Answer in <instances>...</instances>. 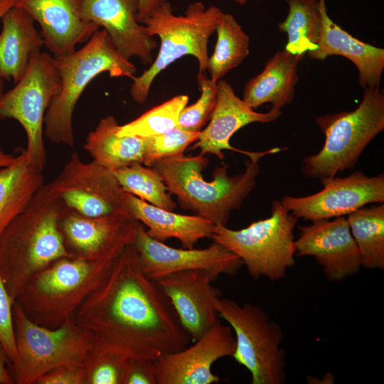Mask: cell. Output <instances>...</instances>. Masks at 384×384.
Here are the masks:
<instances>
[{"mask_svg": "<svg viewBox=\"0 0 384 384\" xmlns=\"http://www.w3.org/2000/svg\"><path fill=\"white\" fill-rule=\"evenodd\" d=\"M322 28L316 48L307 54L324 60L331 55L350 60L357 68L358 83L363 89L380 86L384 69V49L352 36L328 16L325 1L322 4Z\"/></svg>", "mask_w": 384, "mask_h": 384, "instance_id": "obj_22", "label": "cell"}, {"mask_svg": "<svg viewBox=\"0 0 384 384\" xmlns=\"http://www.w3.org/2000/svg\"><path fill=\"white\" fill-rule=\"evenodd\" d=\"M215 32L216 45L208 57L206 70L218 82L250 54V37L233 15L224 12Z\"/></svg>", "mask_w": 384, "mask_h": 384, "instance_id": "obj_30", "label": "cell"}, {"mask_svg": "<svg viewBox=\"0 0 384 384\" xmlns=\"http://www.w3.org/2000/svg\"><path fill=\"white\" fill-rule=\"evenodd\" d=\"M282 150L276 147L255 152L246 161L245 170L235 176H230L228 164H223L214 170L211 181L203 176L208 159L202 153L160 159L152 166L183 210H191L213 224L226 225L231 212L238 209L255 188L260 159Z\"/></svg>", "mask_w": 384, "mask_h": 384, "instance_id": "obj_3", "label": "cell"}, {"mask_svg": "<svg viewBox=\"0 0 384 384\" xmlns=\"http://www.w3.org/2000/svg\"><path fill=\"white\" fill-rule=\"evenodd\" d=\"M120 125L113 116L102 118L87 136L84 149L93 160L114 171L134 162L143 164L146 139L119 136Z\"/></svg>", "mask_w": 384, "mask_h": 384, "instance_id": "obj_27", "label": "cell"}, {"mask_svg": "<svg viewBox=\"0 0 384 384\" xmlns=\"http://www.w3.org/2000/svg\"><path fill=\"white\" fill-rule=\"evenodd\" d=\"M113 172L124 192L167 210L174 211L176 208L171 194L153 166L134 162Z\"/></svg>", "mask_w": 384, "mask_h": 384, "instance_id": "obj_31", "label": "cell"}, {"mask_svg": "<svg viewBox=\"0 0 384 384\" xmlns=\"http://www.w3.org/2000/svg\"><path fill=\"white\" fill-rule=\"evenodd\" d=\"M125 201L130 214L148 228L147 234L164 242L177 239L184 248H193L200 240L210 238L213 223L199 215L174 213L125 192Z\"/></svg>", "mask_w": 384, "mask_h": 384, "instance_id": "obj_24", "label": "cell"}, {"mask_svg": "<svg viewBox=\"0 0 384 384\" xmlns=\"http://www.w3.org/2000/svg\"><path fill=\"white\" fill-rule=\"evenodd\" d=\"M299 230L295 256L313 257L329 281H341L360 271V254L346 216L314 220Z\"/></svg>", "mask_w": 384, "mask_h": 384, "instance_id": "obj_18", "label": "cell"}, {"mask_svg": "<svg viewBox=\"0 0 384 384\" xmlns=\"http://www.w3.org/2000/svg\"><path fill=\"white\" fill-rule=\"evenodd\" d=\"M316 122L324 144L318 153L303 159L302 171L309 178L334 177L353 168L368 144L383 131V90L366 88L356 109L319 116Z\"/></svg>", "mask_w": 384, "mask_h": 384, "instance_id": "obj_7", "label": "cell"}, {"mask_svg": "<svg viewBox=\"0 0 384 384\" xmlns=\"http://www.w3.org/2000/svg\"><path fill=\"white\" fill-rule=\"evenodd\" d=\"M64 204L44 183L0 238V273L15 302L36 273L55 260L70 257L59 220Z\"/></svg>", "mask_w": 384, "mask_h": 384, "instance_id": "obj_2", "label": "cell"}, {"mask_svg": "<svg viewBox=\"0 0 384 384\" xmlns=\"http://www.w3.org/2000/svg\"><path fill=\"white\" fill-rule=\"evenodd\" d=\"M73 318L90 336L91 353L125 360L154 361L191 340L156 282L144 273L134 243Z\"/></svg>", "mask_w": 384, "mask_h": 384, "instance_id": "obj_1", "label": "cell"}, {"mask_svg": "<svg viewBox=\"0 0 384 384\" xmlns=\"http://www.w3.org/2000/svg\"><path fill=\"white\" fill-rule=\"evenodd\" d=\"M200 132H189L178 127L174 129L146 139V150L143 164L152 165L160 159L179 156L197 141Z\"/></svg>", "mask_w": 384, "mask_h": 384, "instance_id": "obj_34", "label": "cell"}, {"mask_svg": "<svg viewBox=\"0 0 384 384\" xmlns=\"http://www.w3.org/2000/svg\"><path fill=\"white\" fill-rule=\"evenodd\" d=\"M220 318L231 327L235 349L231 356L251 375L252 384L286 382L284 334L279 324L260 306L220 298L216 304Z\"/></svg>", "mask_w": 384, "mask_h": 384, "instance_id": "obj_10", "label": "cell"}, {"mask_svg": "<svg viewBox=\"0 0 384 384\" xmlns=\"http://www.w3.org/2000/svg\"><path fill=\"white\" fill-rule=\"evenodd\" d=\"M37 22L44 46L54 58L69 55L100 27L86 19L82 0H15Z\"/></svg>", "mask_w": 384, "mask_h": 384, "instance_id": "obj_20", "label": "cell"}, {"mask_svg": "<svg viewBox=\"0 0 384 384\" xmlns=\"http://www.w3.org/2000/svg\"><path fill=\"white\" fill-rule=\"evenodd\" d=\"M15 6V0H0V18L6 11ZM4 80L0 79V95L4 92Z\"/></svg>", "mask_w": 384, "mask_h": 384, "instance_id": "obj_41", "label": "cell"}, {"mask_svg": "<svg viewBox=\"0 0 384 384\" xmlns=\"http://www.w3.org/2000/svg\"><path fill=\"white\" fill-rule=\"evenodd\" d=\"M197 81L201 96L193 104L181 110L178 127L189 132H201L210 117L217 100V82L208 78L205 72H198Z\"/></svg>", "mask_w": 384, "mask_h": 384, "instance_id": "obj_33", "label": "cell"}, {"mask_svg": "<svg viewBox=\"0 0 384 384\" xmlns=\"http://www.w3.org/2000/svg\"><path fill=\"white\" fill-rule=\"evenodd\" d=\"M53 62L60 78V90L46 110L43 133L53 143L74 145L73 116L87 85L97 75L132 79L137 68L116 49L107 33L98 30L79 50Z\"/></svg>", "mask_w": 384, "mask_h": 384, "instance_id": "obj_5", "label": "cell"}, {"mask_svg": "<svg viewBox=\"0 0 384 384\" xmlns=\"http://www.w3.org/2000/svg\"><path fill=\"white\" fill-rule=\"evenodd\" d=\"M15 156L6 153L0 146V168L7 166L13 163Z\"/></svg>", "mask_w": 384, "mask_h": 384, "instance_id": "obj_42", "label": "cell"}, {"mask_svg": "<svg viewBox=\"0 0 384 384\" xmlns=\"http://www.w3.org/2000/svg\"><path fill=\"white\" fill-rule=\"evenodd\" d=\"M281 115V111L272 110L265 113L255 112L235 95L227 81L221 79L217 82V100L209 124L200 132L198 139L191 149L198 148L201 153L215 155L221 160L225 156L224 150L242 152L250 157L254 152L233 147L230 144V138L247 124L269 123Z\"/></svg>", "mask_w": 384, "mask_h": 384, "instance_id": "obj_21", "label": "cell"}, {"mask_svg": "<svg viewBox=\"0 0 384 384\" xmlns=\"http://www.w3.org/2000/svg\"><path fill=\"white\" fill-rule=\"evenodd\" d=\"M361 267L384 270V203L362 207L346 217Z\"/></svg>", "mask_w": 384, "mask_h": 384, "instance_id": "obj_29", "label": "cell"}, {"mask_svg": "<svg viewBox=\"0 0 384 384\" xmlns=\"http://www.w3.org/2000/svg\"><path fill=\"white\" fill-rule=\"evenodd\" d=\"M325 0H285L289 6L284 21L278 29L287 34L284 48L289 53L299 56L316 48L322 28V4Z\"/></svg>", "mask_w": 384, "mask_h": 384, "instance_id": "obj_28", "label": "cell"}, {"mask_svg": "<svg viewBox=\"0 0 384 384\" xmlns=\"http://www.w3.org/2000/svg\"><path fill=\"white\" fill-rule=\"evenodd\" d=\"M323 189L306 196H285L282 205L298 219L318 220L348 215L369 203H384V175L356 171L346 177L320 179Z\"/></svg>", "mask_w": 384, "mask_h": 384, "instance_id": "obj_13", "label": "cell"}, {"mask_svg": "<svg viewBox=\"0 0 384 384\" xmlns=\"http://www.w3.org/2000/svg\"><path fill=\"white\" fill-rule=\"evenodd\" d=\"M187 95H178L148 110L137 119L120 125L119 136L146 139L177 127L181 110L188 104Z\"/></svg>", "mask_w": 384, "mask_h": 384, "instance_id": "obj_32", "label": "cell"}, {"mask_svg": "<svg viewBox=\"0 0 384 384\" xmlns=\"http://www.w3.org/2000/svg\"><path fill=\"white\" fill-rule=\"evenodd\" d=\"M123 384H157L154 361L147 359L127 360Z\"/></svg>", "mask_w": 384, "mask_h": 384, "instance_id": "obj_37", "label": "cell"}, {"mask_svg": "<svg viewBox=\"0 0 384 384\" xmlns=\"http://www.w3.org/2000/svg\"><path fill=\"white\" fill-rule=\"evenodd\" d=\"M138 11L139 0H82L84 17L103 28L124 58L150 65L158 45L138 21Z\"/></svg>", "mask_w": 384, "mask_h": 384, "instance_id": "obj_19", "label": "cell"}, {"mask_svg": "<svg viewBox=\"0 0 384 384\" xmlns=\"http://www.w3.org/2000/svg\"><path fill=\"white\" fill-rule=\"evenodd\" d=\"M127 361L113 356L90 352L85 363L87 383L123 384Z\"/></svg>", "mask_w": 384, "mask_h": 384, "instance_id": "obj_35", "label": "cell"}, {"mask_svg": "<svg viewBox=\"0 0 384 384\" xmlns=\"http://www.w3.org/2000/svg\"><path fill=\"white\" fill-rule=\"evenodd\" d=\"M13 319L16 354L9 366L16 384H33L62 366H84L92 344L90 336L69 319L49 329L32 321L14 302Z\"/></svg>", "mask_w": 384, "mask_h": 384, "instance_id": "obj_8", "label": "cell"}, {"mask_svg": "<svg viewBox=\"0 0 384 384\" xmlns=\"http://www.w3.org/2000/svg\"><path fill=\"white\" fill-rule=\"evenodd\" d=\"M44 181L43 169L31 161L25 149H20L12 164L0 168V238Z\"/></svg>", "mask_w": 384, "mask_h": 384, "instance_id": "obj_26", "label": "cell"}, {"mask_svg": "<svg viewBox=\"0 0 384 384\" xmlns=\"http://www.w3.org/2000/svg\"><path fill=\"white\" fill-rule=\"evenodd\" d=\"M48 185L68 208L88 217L129 212L125 192L113 171L95 160L84 162L72 154Z\"/></svg>", "mask_w": 384, "mask_h": 384, "instance_id": "obj_12", "label": "cell"}, {"mask_svg": "<svg viewBox=\"0 0 384 384\" xmlns=\"http://www.w3.org/2000/svg\"><path fill=\"white\" fill-rule=\"evenodd\" d=\"M120 254L97 260L58 259L33 275L15 302L36 324L57 328L73 317L105 280Z\"/></svg>", "mask_w": 384, "mask_h": 384, "instance_id": "obj_4", "label": "cell"}, {"mask_svg": "<svg viewBox=\"0 0 384 384\" xmlns=\"http://www.w3.org/2000/svg\"><path fill=\"white\" fill-rule=\"evenodd\" d=\"M0 79L18 82L31 56L44 46L35 21L22 8L14 6L0 18Z\"/></svg>", "mask_w": 384, "mask_h": 384, "instance_id": "obj_23", "label": "cell"}, {"mask_svg": "<svg viewBox=\"0 0 384 384\" xmlns=\"http://www.w3.org/2000/svg\"><path fill=\"white\" fill-rule=\"evenodd\" d=\"M14 303L0 273V343L11 363L16 354L13 319Z\"/></svg>", "mask_w": 384, "mask_h": 384, "instance_id": "obj_36", "label": "cell"}, {"mask_svg": "<svg viewBox=\"0 0 384 384\" xmlns=\"http://www.w3.org/2000/svg\"><path fill=\"white\" fill-rule=\"evenodd\" d=\"M87 370L84 366H62L41 376L38 384H85Z\"/></svg>", "mask_w": 384, "mask_h": 384, "instance_id": "obj_38", "label": "cell"}, {"mask_svg": "<svg viewBox=\"0 0 384 384\" xmlns=\"http://www.w3.org/2000/svg\"><path fill=\"white\" fill-rule=\"evenodd\" d=\"M139 222L129 212L88 217L63 206L59 220L71 257L97 260L118 255L135 241Z\"/></svg>", "mask_w": 384, "mask_h": 384, "instance_id": "obj_14", "label": "cell"}, {"mask_svg": "<svg viewBox=\"0 0 384 384\" xmlns=\"http://www.w3.org/2000/svg\"><path fill=\"white\" fill-rule=\"evenodd\" d=\"M304 58L286 49L277 52L263 70L250 79L243 90V101L252 109L270 103L272 110L281 111L292 102L298 77V63Z\"/></svg>", "mask_w": 384, "mask_h": 384, "instance_id": "obj_25", "label": "cell"}, {"mask_svg": "<svg viewBox=\"0 0 384 384\" xmlns=\"http://www.w3.org/2000/svg\"><path fill=\"white\" fill-rule=\"evenodd\" d=\"M134 245L144 273L155 281L172 273L195 270L233 276L243 265L235 254L214 242L203 249L168 246L150 237L140 223Z\"/></svg>", "mask_w": 384, "mask_h": 384, "instance_id": "obj_15", "label": "cell"}, {"mask_svg": "<svg viewBox=\"0 0 384 384\" xmlns=\"http://www.w3.org/2000/svg\"><path fill=\"white\" fill-rule=\"evenodd\" d=\"M235 349L231 327L218 320L191 346L163 353L154 361L157 384L218 383L220 378L212 366L223 357H231Z\"/></svg>", "mask_w": 384, "mask_h": 384, "instance_id": "obj_16", "label": "cell"}, {"mask_svg": "<svg viewBox=\"0 0 384 384\" xmlns=\"http://www.w3.org/2000/svg\"><path fill=\"white\" fill-rule=\"evenodd\" d=\"M223 14L220 8L206 6L201 1L188 4L181 15L174 14L170 1L152 11L143 24L149 35L159 37V50L150 66L132 79L129 92L133 100L144 103L156 76L184 55L196 58L198 71L206 72L209 57L208 40L215 31Z\"/></svg>", "mask_w": 384, "mask_h": 384, "instance_id": "obj_6", "label": "cell"}, {"mask_svg": "<svg viewBox=\"0 0 384 384\" xmlns=\"http://www.w3.org/2000/svg\"><path fill=\"white\" fill-rule=\"evenodd\" d=\"M218 276L211 271L195 270L172 273L156 280L193 341L220 320L216 304L221 292L212 285Z\"/></svg>", "mask_w": 384, "mask_h": 384, "instance_id": "obj_17", "label": "cell"}, {"mask_svg": "<svg viewBox=\"0 0 384 384\" xmlns=\"http://www.w3.org/2000/svg\"><path fill=\"white\" fill-rule=\"evenodd\" d=\"M236 3L240 4V5H244L247 3V1L248 0H234Z\"/></svg>", "mask_w": 384, "mask_h": 384, "instance_id": "obj_43", "label": "cell"}, {"mask_svg": "<svg viewBox=\"0 0 384 384\" xmlns=\"http://www.w3.org/2000/svg\"><path fill=\"white\" fill-rule=\"evenodd\" d=\"M60 87L53 56L40 50L31 56L16 85L0 95V119L10 118L18 122L27 137L25 149L31 161L42 169L46 161L44 117Z\"/></svg>", "mask_w": 384, "mask_h": 384, "instance_id": "obj_11", "label": "cell"}, {"mask_svg": "<svg viewBox=\"0 0 384 384\" xmlns=\"http://www.w3.org/2000/svg\"><path fill=\"white\" fill-rule=\"evenodd\" d=\"M11 363L4 348L0 343V384H13L14 380L8 366Z\"/></svg>", "mask_w": 384, "mask_h": 384, "instance_id": "obj_40", "label": "cell"}, {"mask_svg": "<svg viewBox=\"0 0 384 384\" xmlns=\"http://www.w3.org/2000/svg\"><path fill=\"white\" fill-rule=\"evenodd\" d=\"M170 0H139L137 20L142 23L156 8Z\"/></svg>", "mask_w": 384, "mask_h": 384, "instance_id": "obj_39", "label": "cell"}, {"mask_svg": "<svg viewBox=\"0 0 384 384\" xmlns=\"http://www.w3.org/2000/svg\"><path fill=\"white\" fill-rule=\"evenodd\" d=\"M298 220L281 201H274L270 217L240 230L214 224L210 238L235 254L252 278L279 280L295 262Z\"/></svg>", "mask_w": 384, "mask_h": 384, "instance_id": "obj_9", "label": "cell"}]
</instances>
